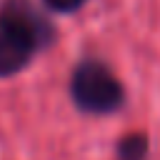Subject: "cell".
<instances>
[{"label": "cell", "instance_id": "obj_4", "mask_svg": "<svg viewBox=\"0 0 160 160\" xmlns=\"http://www.w3.org/2000/svg\"><path fill=\"white\" fill-rule=\"evenodd\" d=\"M45 2L55 10H60V12H70V10H78L85 0H45Z\"/></svg>", "mask_w": 160, "mask_h": 160}, {"label": "cell", "instance_id": "obj_3", "mask_svg": "<svg viewBox=\"0 0 160 160\" xmlns=\"http://www.w3.org/2000/svg\"><path fill=\"white\" fill-rule=\"evenodd\" d=\"M145 155H148V138L142 132H130L118 142L120 160H145Z\"/></svg>", "mask_w": 160, "mask_h": 160}, {"label": "cell", "instance_id": "obj_1", "mask_svg": "<svg viewBox=\"0 0 160 160\" xmlns=\"http://www.w3.org/2000/svg\"><path fill=\"white\" fill-rule=\"evenodd\" d=\"M52 40V28L28 0H5L0 10V75L22 70L38 48Z\"/></svg>", "mask_w": 160, "mask_h": 160}, {"label": "cell", "instance_id": "obj_2", "mask_svg": "<svg viewBox=\"0 0 160 160\" xmlns=\"http://www.w3.org/2000/svg\"><path fill=\"white\" fill-rule=\"evenodd\" d=\"M70 92L80 110L95 115L115 112L125 100L120 80L98 60H82L75 68L70 80Z\"/></svg>", "mask_w": 160, "mask_h": 160}]
</instances>
